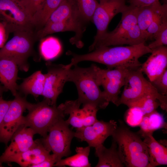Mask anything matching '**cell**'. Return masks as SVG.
Returning <instances> with one entry per match:
<instances>
[{
    "label": "cell",
    "instance_id": "44dd1931",
    "mask_svg": "<svg viewBox=\"0 0 167 167\" xmlns=\"http://www.w3.org/2000/svg\"><path fill=\"white\" fill-rule=\"evenodd\" d=\"M45 74L41 71H37L24 79L18 85V91L20 94L26 96L28 95H32L35 98L42 95L44 89Z\"/></svg>",
    "mask_w": 167,
    "mask_h": 167
},
{
    "label": "cell",
    "instance_id": "cb8c5ba5",
    "mask_svg": "<svg viewBox=\"0 0 167 167\" xmlns=\"http://www.w3.org/2000/svg\"><path fill=\"white\" fill-rule=\"evenodd\" d=\"M81 105L76 99L66 101L58 106L65 115H69L66 122L76 129L83 126V115L82 109L80 108Z\"/></svg>",
    "mask_w": 167,
    "mask_h": 167
},
{
    "label": "cell",
    "instance_id": "836d02e7",
    "mask_svg": "<svg viewBox=\"0 0 167 167\" xmlns=\"http://www.w3.org/2000/svg\"><path fill=\"white\" fill-rule=\"evenodd\" d=\"M152 39L154 41L150 43L148 46L152 50L162 46H167V24L165 25L154 34Z\"/></svg>",
    "mask_w": 167,
    "mask_h": 167
},
{
    "label": "cell",
    "instance_id": "8992f818",
    "mask_svg": "<svg viewBox=\"0 0 167 167\" xmlns=\"http://www.w3.org/2000/svg\"><path fill=\"white\" fill-rule=\"evenodd\" d=\"M28 114L23 116L22 125L32 129L36 134L45 137L50 128L58 121L64 119L65 114L57 105H52L45 99L36 104L29 102Z\"/></svg>",
    "mask_w": 167,
    "mask_h": 167
},
{
    "label": "cell",
    "instance_id": "4fadbf2b",
    "mask_svg": "<svg viewBox=\"0 0 167 167\" xmlns=\"http://www.w3.org/2000/svg\"><path fill=\"white\" fill-rule=\"evenodd\" d=\"M47 73L42 96L49 100L52 105H57V100L62 93L67 81L68 71L71 67L68 64H55L48 62L46 63Z\"/></svg>",
    "mask_w": 167,
    "mask_h": 167
},
{
    "label": "cell",
    "instance_id": "7a4b0ae2",
    "mask_svg": "<svg viewBox=\"0 0 167 167\" xmlns=\"http://www.w3.org/2000/svg\"><path fill=\"white\" fill-rule=\"evenodd\" d=\"M138 8L128 6L122 14L121 19L112 31L107 32L89 47L91 52L102 46L133 45L146 41L137 22Z\"/></svg>",
    "mask_w": 167,
    "mask_h": 167
},
{
    "label": "cell",
    "instance_id": "8fae6325",
    "mask_svg": "<svg viewBox=\"0 0 167 167\" xmlns=\"http://www.w3.org/2000/svg\"><path fill=\"white\" fill-rule=\"evenodd\" d=\"M29 102L19 92L11 101L0 125V143L6 147L12 136L22 125L23 113L27 109Z\"/></svg>",
    "mask_w": 167,
    "mask_h": 167
},
{
    "label": "cell",
    "instance_id": "603a6c76",
    "mask_svg": "<svg viewBox=\"0 0 167 167\" xmlns=\"http://www.w3.org/2000/svg\"><path fill=\"white\" fill-rule=\"evenodd\" d=\"M90 147L89 146L85 147H76L75 155L64 159H61L54 164V166L91 167L88 159Z\"/></svg>",
    "mask_w": 167,
    "mask_h": 167
},
{
    "label": "cell",
    "instance_id": "5b68a950",
    "mask_svg": "<svg viewBox=\"0 0 167 167\" xmlns=\"http://www.w3.org/2000/svg\"><path fill=\"white\" fill-rule=\"evenodd\" d=\"M140 67L129 71L123 91L116 105L124 104L129 108L142 98L150 95L156 98L160 103L161 108L166 111L167 96L159 93L151 82L145 79Z\"/></svg>",
    "mask_w": 167,
    "mask_h": 167
},
{
    "label": "cell",
    "instance_id": "f546056e",
    "mask_svg": "<svg viewBox=\"0 0 167 167\" xmlns=\"http://www.w3.org/2000/svg\"><path fill=\"white\" fill-rule=\"evenodd\" d=\"M81 17L86 22L92 21L93 15L97 7V0H70Z\"/></svg>",
    "mask_w": 167,
    "mask_h": 167
},
{
    "label": "cell",
    "instance_id": "484cf974",
    "mask_svg": "<svg viewBox=\"0 0 167 167\" xmlns=\"http://www.w3.org/2000/svg\"><path fill=\"white\" fill-rule=\"evenodd\" d=\"M161 4L159 1L152 4L138 8L137 22L146 41V31L151 24L155 12Z\"/></svg>",
    "mask_w": 167,
    "mask_h": 167
},
{
    "label": "cell",
    "instance_id": "ffe728a7",
    "mask_svg": "<svg viewBox=\"0 0 167 167\" xmlns=\"http://www.w3.org/2000/svg\"><path fill=\"white\" fill-rule=\"evenodd\" d=\"M95 155L98 158L96 167H123L117 143L113 140L110 147L105 148L103 144L95 148Z\"/></svg>",
    "mask_w": 167,
    "mask_h": 167
},
{
    "label": "cell",
    "instance_id": "277c9868",
    "mask_svg": "<svg viewBox=\"0 0 167 167\" xmlns=\"http://www.w3.org/2000/svg\"><path fill=\"white\" fill-rule=\"evenodd\" d=\"M68 71L67 81L74 83L76 87L78 102L83 105H90L98 110L105 109L109 102L98 85L95 77L93 64L88 67L77 64Z\"/></svg>",
    "mask_w": 167,
    "mask_h": 167
},
{
    "label": "cell",
    "instance_id": "60d3db41",
    "mask_svg": "<svg viewBox=\"0 0 167 167\" xmlns=\"http://www.w3.org/2000/svg\"><path fill=\"white\" fill-rule=\"evenodd\" d=\"M8 91L3 85L0 84V96L2 95L4 92Z\"/></svg>",
    "mask_w": 167,
    "mask_h": 167
},
{
    "label": "cell",
    "instance_id": "f35d334b",
    "mask_svg": "<svg viewBox=\"0 0 167 167\" xmlns=\"http://www.w3.org/2000/svg\"><path fill=\"white\" fill-rule=\"evenodd\" d=\"M159 0H129L130 5L139 8L152 4Z\"/></svg>",
    "mask_w": 167,
    "mask_h": 167
},
{
    "label": "cell",
    "instance_id": "3957f363",
    "mask_svg": "<svg viewBox=\"0 0 167 167\" xmlns=\"http://www.w3.org/2000/svg\"><path fill=\"white\" fill-rule=\"evenodd\" d=\"M112 136L124 166L150 167L147 147L138 134L131 131L121 121Z\"/></svg>",
    "mask_w": 167,
    "mask_h": 167
},
{
    "label": "cell",
    "instance_id": "9c48e42d",
    "mask_svg": "<svg viewBox=\"0 0 167 167\" xmlns=\"http://www.w3.org/2000/svg\"><path fill=\"white\" fill-rule=\"evenodd\" d=\"M96 79L98 85L102 86L108 101L116 105L121 88L124 86L129 71L131 69L122 66L114 70L102 69L93 64Z\"/></svg>",
    "mask_w": 167,
    "mask_h": 167
},
{
    "label": "cell",
    "instance_id": "ac0fdd59",
    "mask_svg": "<svg viewBox=\"0 0 167 167\" xmlns=\"http://www.w3.org/2000/svg\"><path fill=\"white\" fill-rule=\"evenodd\" d=\"M151 53L140 67L141 70L147 75L150 82L153 81L167 69V46L155 49Z\"/></svg>",
    "mask_w": 167,
    "mask_h": 167
},
{
    "label": "cell",
    "instance_id": "ab89813d",
    "mask_svg": "<svg viewBox=\"0 0 167 167\" xmlns=\"http://www.w3.org/2000/svg\"><path fill=\"white\" fill-rule=\"evenodd\" d=\"M11 101H6L0 96V125L10 105Z\"/></svg>",
    "mask_w": 167,
    "mask_h": 167
},
{
    "label": "cell",
    "instance_id": "52a82bcc",
    "mask_svg": "<svg viewBox=\"0 0 167 167\" xmlns=\"http://www.w3.org/2000/svg\"><path fill=\"white\" fill-rule=\"evenodd\" d=\"M33 40L31 30L14 32V36L0 49V58H7L14 61L19 69L27 71L28 58L33 52Z\"/></svg>",
    "mask_w": 167,
    "mask_h": 167
},
{
    "label": "cell",
    "instance_id": "7c38bea8",
    "mask_svg": "<svg viewBox=\"0 0 167 167\" xmlns=\"http://www.w3.org/2000/svg\"><path fill=\"white\" fill-rule=\"evenodd\" d=\"M98 5L92 16V22L97 29L92 44L107 32L109 25L117 14L122 13L128 7L126 0H99Z\"/></svg>",
    "mask_w": 167,
    "mask_h": 167
},
{
    "label": "cell",
    "instance_id": "8d00e7d4",
    "mask_svg": "<svg viewBox=\"0 0 167 167\" xmlns=\"http://www.w3.org/2000/svg\"><path fill=\"white\" fill-rule=\"evenodd\" d=\"M150 82L159 93L163 95L167 96V69L161 75Z\"/></svg>",
    "mask_w": 167,
    "mask_h": 167
},
{
    "label": "cell",
    "instance_id": "74e56055",
    "mask_svg": "<svg viewBox=\"0 0 167 167\" xmlns=\"http://www.w3.org/2000/svg\"><path fill=\"white\" fill-rule=\"evenodd\" d=\"M57 157L54 154H50L49 156L43 161L37 164L31 165L30 167H52L54 166V164L58 161Z\"/></svg>",
    "mask_w": 167,
    "mask_h": 167
},
{
    "label": "cell",
    "instance_id": "e0dca14e",
    "mask_svg": "<svg viewBox=\"0 0 167 167\" xmlns=\"http://www.w3.org/2000/svg\"><path fill=\"white\" fill-rule=\"evenodd\" d=\"M34 145L26 151L10 156L2 162L9 165L15 162L22 167H30L39 164L46 159L50 155V152L44 147L40 139L35 140Z\"/></svg>",
    "mask_w": 167,
    "mask_h": 167
},
{
    "label": "cell",
    "instance_id": "d590c367",
    "mask_svg": "<svg viewBox=\"0 0 167 167\" xmlns=\"http://www.w3.org/2000/svg\"><path fill=\"white\" fill-rule=\"evenodd\" d=\"M31 19L42 6L45 0H19Z\"/></svg>",
    "mask_w": 167,
    "mask_h": 167
},
{
    "label": "cell",
    "instance_id": "4dcf8cb0",
    "mask_svg": "<svg viewBox=\"0 0 167 167\" xmlns=\"http://www.w3.org/2000/svg\"><path fill=\"white\" fill-rule=\"evenodd\" d=\"M145 115L142 109L138 106H134L129 108L125 115L126 123L132 127L139 126Z\"/></svg>",
    "mask_w": 167,
    "mask_h": 167
},
{
    "label": "cell",
    "instance_id": "2e32d148",
    "mask_svg": "<svg viewBox=\"0 0 167 167\" xmlns=\"http://www.w3.org/2000/svg\"><path fill=\"white\" fill-rule=\"evenodd\" d=\"M35 134L31 128L24 125H21L11 139V143L0 156V167L3 161L7 158L26 151L35 143L33 140Z\"/></svg>",
    "mask_w": 167,
    "mask_h": 167
},
{
    "label": "cell",
    "instance_id": "30bf717a",
    "mask_svg": "<svg viewBox=\"0 0 167 167\" xmlns=\"http://www.w3.org/2000/svg\"><path fill=\"white\" fill-rule=\"evenodd\" d=\"M0 19L5 28L14 32L31 30L33 25L19 0H0Z\"/></svg>",
    "mask_w": 167,
    "mask_h": 167
},
{
    "label": "cell",
    "instance_id": "f1b7e54d",
    "mask_svg": "<svg viewBox=\"0 0 167 167\" xmlns=\"http://www.w3.org/2000/svg\"><path fill=\"white\" fill-rule=\"evenodd\" d=\"M167 24V4L159 6L150 24L146 31L147 40H151L153 35L163 26Z\"/></svg>",
    "mask_w": 167,
    "mask_h": 167
},
{
    "label": "cell",
    "instance_id": "d4e9b609",
    "mask_svg": "<svg viewBox=\"0 0 167 167\" xmlns=\"http://www.w3.org/2000/svg\"><path fill=\"white\" fill-rule=\"evenodd\" d=\"M42 38L40 44L39 51L41 56L44 60H53L61 54L62 46L58 39L54 36Z\"/></svg>",
    "mask_w": 167,
    "mask_h": 167
},
{
    "label": "cell",
    "instance_id": "4316f807",
    "mask_svg": "<svg viewBox=\"0 0 167 167\" xmlns=\"http://www.w3.org/2000/svg\"><path fill=\"white\" fill-rule=\"evenodd\" d=\"M64 0H45L32 19L33 25L43 27L51 13Z\"/></svg>",
    "mask_w": 167,
    "mask_h": 167
},
{
    "label": "cell",
    "instance_id": "e575fe53",
    "mask_svg": "<svg viewBox=\"0 0 167 167\" xmlns=\"http://www.w3.org/2000/svg\"><path fill=\"white\" fill-rule=\"evenodd\" d=\"M83 115V127L93 124L97 120V112L98 110L96 107L90 105H83L82 108Z\"/></svg>",
    "mask_w": 167,
    "mask_h": 167
},
{
    "label": "cell",
    "instance_id": "9a60e30c",
    "mask_svg": "<svg viewBox=\"0 0 167 167\" xmlns=\"http://www.w3.org/2000/svg\"><path fill=\"white\" fill-rule=\"evenodd\" d=\"M117 126L114 120L105 122L97 120L92 125L76 129L75 137L86 142L90 147L95 148L103 144L109 136H112Z\"/></svg>",
    "mask_w": 167,
    "mask_h": 167
},
{
    "label": "cell",
    "instance_id": "7402d4cb",
    "mask_svg": "<svg viewBox=\"0 0 167 167\" xmlns=\"http://www.w3.org/2000/svg\"><path fill=\"white\" fill-rule=\"evenodd\" d=\"M152 134H149L142 137L148 148L150 167L167 165V148L157 141Z\"/></svg>",
    "mask_w": 167,
    "mask_h": 167
},
{
    "label": "cell",
    "instance_id": "ba28073f",
    "mask_svg": "<svg viewBox=\"0 0 167 167\" xmlns=\"http://www.w3.org/2000/svg\"><path fill=\"white\" fill-rule=\"evenodd\" d=\"M69 125L64 119H61L50 128L45 137L40 139L45 148L55 155L58 161L71 153V144L75 132Z\"/></svg>",
    "mask_w": 167,
    "mask_h": 167
},
{
    "label": "cell",
    "instance_id": "83f0119b",
    "mask_svg": "<svg viewBox=\"0 0 167 167\" xmlns=\"http://www.w3.org/2000/svg\"><path fill=\"white\" fill-rule=\"evenodd\" d=\"M76 16L81 17L70 0H64L51 13L45 24L63 21Z\"/></svg>",
    "mask_w": 167,
    "mask_h": 167
},
{
    "label": "cell",
    "instance_id": "5bb4252c",
    "mask_svg": "<svg viewBox=\"0 0 167 167\" xmlns=\"http://www.w3.org/2000/svg\"><path fill=\"white\" fill-rule=\"evenodd\" d=\"M87 23L79 16L72 17L63 21L45 24L39 30L37 35L39 38H42L56 32L72 31L75 34L70 39V42L81 48L84 45L81 39L85 30Z\"/></svg>",
    "mask_w": 167,
    "mask_h": 167
},
{
    "label": "cell",
    "instance_id": "1f68e13d",
    "mask_svg": "<svg viewBox=\"0 0 167 167\" xmlns=\"http://www.w3.org/2000/svg\"><path fill=\"white\" fill-rule=\"evenodd\" d=\"M134 106L141 108L145 114H146L156 110L159 106H161V103L155 97L148 95L141 99L131 107Z\"/></svg>",
    "mask_w": 167,
    "mask_h": 167
},
{
    "label": "cell",
    "instance_id": "d6a6232c",
    "mask_svg": "<svg viewBox=\"0 0 167 167\" xmlns=\"http://www.w3.org/2000/svg\"><path fill=\"white\" fill-rule=\"evenodd\" d=\"M147 114L150 128L152 132L160 129H167V124L162 114L155 110Z\"/></svg>",
    "mask_w": 167,
    "mask_h": 167
},
{
    "label": "cell",
    "instance_id": "6da1fadb",
    "mask_svg": "<svg viewBox=\"0 0 167 167\" xmlns=\"http://www.w3.org/2000/svg\"><path fill=\"white\" fill-rule=\"evenodd\" d=\"M152 50L146 45L145 43L128 46H102L97 48L90 52L79 54L71 51L66 54L72 56L71 66L77 64L81 62L90 61L106 65L112 69L124 66L132 68L141 66L142 64L139 59L143 56L151 53Z\"/></svg>",
    "mask_w": 167,
    "mask_h": 167
},
{
    "label": "cell",
    "instance_id": "d6986e66",
    "mask_svg": "<svg viewBox=\"0 0 167 167\" xmlns=\"http://www.w3.org/2000/svg\"><path fill=\"white\" fill-rule=\"evenodd\" d=\"M19 67L13 60L7 58H0V82L15 96L18 93Z\"/></svg>",
    "mask_w": 167,
    "mask_h": 167
}]
</instances>
